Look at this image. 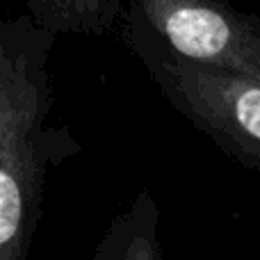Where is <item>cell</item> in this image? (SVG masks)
Returning <instances> with one entry per match:
<instances>
[{
    "mask_svg": "<svg viewBox=\"0 0 260 260\" xmlns=\"http://www.w3.org/2000/svg\"><path fill=\"white\" fill-rule=\"evenodd\" d=\"M251 18H253V25H256V30L260 35V16H258V14H251Z\"/></svg>",
    "mask_w": 260,
    "mask_h": 260,
    "instance_id": "cell-6",
    "label": "cell"
},
{
    "mask_svg": "<svg viewBox=\"0 0 260 260\" xmlns=\"http://www.w3.org/2000/svg\"><path fill=\"white\" fill-rule=\"evenodd\" d=\"M55 39L27 14L0 18V260H27L48 169L82 151L50 121Z\"/></svg>",
    "mask_w": 260,
    "mask_h": 260,
    "instance_id": "cell-1",
    "label": "cell"
},
{
    "mask_svg": "<svg viewBox=\"0 0 260 260\" xmlns=\"http://www.w3.org/2000/svg\"><path fill=\"white\" fill-rule=\"evenodd\" d=\"M165 101L231 160L260 174V80L142 53Z\"/></svg>",
    "mask_w": 260,
    "mask_h": 260,
    "instance_id": "cell-3",
    "label": "cell"
},
{
    "mask_svg": "<svg viewBox=\"0 0 260 260\" xmlns=\"http://www.w3.org/2000/svg\"><path fill=\"white\" fill-rule=\"evenodd\" d=\"M126 7V0H27V16L53 37H108L121 30Z\"/></svg>",
    "mask_w": 260,
    "mask_h": 260,
    "instance_id": "cell-5",
    "label": "cell"
},
{
    "mask_svg": "<svg viewBox=\"0 0 260 260\" xmlns=\"http://www.w3.org/2000/svg\"><path fill=\"white\" fill-rule=\"evenodd\" d=\"M121 39L133 55L260 80V35L229 0H128Z\"/></svg>",
    "mask_w": 260,
    "mask_h": 260,
    "instance_id": "cell-2",
    "label": "cell"
},
{
    "mask_svg": "<svg viewBox=\"0 0 260 260\" xmlns=\"http://www.w3.org/2000/svg\"><path fill=\"white\" fill-rule=\"evenodd\" d=\"M89 260H165L160 242V208L146 187L105 229Z\"/></svg>",
    "mask_w": 260,
    "mask_h": 260,
    "instance_id": "cell-4",
    "label": "cell"
}]
</instances>
